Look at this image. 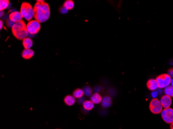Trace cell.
Here are the masks:
<instances>
[{
  "instance_id": "cell-11",
  "label": "cell",
  "mask_w": 173,
  "mask_h": 129,
  "mask_svg": "<svg viewBox=\"0 0 173 129\" xmlns=\"http://www.w3.org/2000/svg\"><path fill=\"white\" fill-rule=\"evenodd\" d=\"M34 54V52L32 50L25 49L22 52V58L25 60H29L32 58Z\"/></svg>"
},
{
  "instance_id": "cell-15",
  "label": "cell",
  "mask_w": 173,
  "mask_h": 129,
  "mask_svg": "<svg viewBox=\"0 0 173 129\" xmlns=\"http://www.w3.org/2000/svg\"><path fill=\"white\" fill-rule=\"evenodd\" d=\"M22 44L25 49H30L33 46V41L30 38L27 37L23 40Z\"/></svg>"
},
{
  "instance_id": "cell-9",
  "label": "cell",
  "mask_w": 173,
  "mask_h": 129,
  "mask_svg": "<svg viewBox=\"0 0 173 129\" xmlns=\"http://www.w3.org/2000/svg\"><path fill=\"white\" fill-rule=\"evenodd\" d=\"M160 101L161 102L163 107H164V108H169L172 105L171 97L168 96V95H166L163 96L161 98Z\"/></svg>"
},
{
  "instance_id": "cell-3",
  "label": "cell",
  "mask_w": 173,
  "mask_h": 129,
  "mask_svg": "<svg viewBox=\"0 0 173 129\" xmlns=\"http://www.w3.org/2000/svg\"><path fill=\"white\" fill-rule=\"evenodd\" d=\"M20 13L25 19L30 21L34 17V10L30 3L23 2L21 6Z\"/></svg>"
},
{
  "instance_id": "cell-26",
  "label": "cell",
  "mask_w": 173,
  "mask_h": 129,
  "mask_svg": "<svg viewBox=\"0 0 173 129\" xmlns=\"http://www.w3.org/2000/svg\"><path fill=\"white\" fill-rule=\"evenodd\" d=\"M3 15H4V11H1V17L3 16Z\"/></svg>"
},
{
  "instance_id": "cell-20",
  "label": "cell",
  "mask_w": 173,
  "mask_h": 129,
  "mask_svg": "<svg viewBox=\"0 0 173 129\" xmlns=\"http://www.w3.org/2000/svg\"><path fill=\"white\" fill-rule=\"evenodd\" d=\"M1 11H3L5 9L7 8L9 5V1L8 0H1Z\"/></svg>"
},
{
  "instance_id": "cell-17",
  "label": "cell",
  "mask_w": 173,
  "mask_h": 129,
  "mask_svg": "<svg viewBox=\"0 0 173 129\" xmlns=\"http://www.w3.org/2000/svg\"><path fill=\"white\" fill-rule=\"evenodd\" d=\"M83 107L87 110H90L94 108V103L91 100H86L83 102Z\"/></svg>"
},
{
  "instance_id": "cell-22",
  "label": "cell",
  "mask_w": 173,
  "mask_h": 129,
  "mask_svg": "<svg viewBox=\"0 0 173 129\" xmlns=\"http://www.w3.org/2000/svg\"><path fill=\"white\" fill-rule=\"evenodd\" d=\"M15 23H14V22H13V21H11V20L9 19H8L7 21H6V25L8 26V27H9V28H11L13 26V25H14V24H15Z\"/></svg>"
},
{
  "instance_id": "cell-23",
  "label": "cell",
  "mask_w": 173,
  "mask_h": 129,
  "mask_svg": "<svg viewBox=\"0 0 173 129\" xmlns=\"http://www.w3.org/2000/svg\"><path fill=\"white\" fill-rule=\"evenodd\" d=\"M59 11H60V12L61 14H65L68 12V10L65 8L63 6H62V7L60 8Z\"/></svg>"
},
{
  "instance_id": "cell-16",
  "label": "cell",
  "mask_w": 173,
  "mask_h": 129,
  "mask_svg": "<svg viewBox=\"0 0 173 129\" xmlns=\"http://www.w3.org/2000/svg\"><path fill=\"white\" fill-rule=\"evenodd\" d=\"M84 91L81 88H77L73 91V96L75 98L80 99L83 97L84 95Z\"/></svg>"
},
{
  "instance_id": "cell-1",
  "label": "cell",
  "mask_w": 173,
  "mask_h": 129,
  "mask_svg": "<svg viewBox=\"0 0 173 129\" xmlns=\"http://www.w3.org/2000/svg\"><path fill=\"white\" fill-rule=\"evenodd\" d=\"M34 18L39 23L46 22L50 15L49 6L44 1H37L33 7Z\"/></svg>"
},
{
  "instance_id": "cell-29",
  "label": "cell",
  "mask_w": 173,
  "mask_h": 129,
  "mask_svg": "<svg viewBox=\"0 0 173 129\" xmlns=\"http://www.w3.org/2000/svg\"></svg>"
},
{
  "instance_id": "cell-8",
  "label": "cell",
  "mask_w": 173,
  "mask_h": 129,
  "mask_svg": "<svg viewBox=\"0 0 173 129\" xmlns=\"http://www.w3.org/2000/svg\"><path fill=\"white\" fill-rule=\"evenodd\" d=\"M22 18L23 16L19 11H13L9 15V19L14 23L19 22L22 20Z\"/></svg>"
},
{
  "instance_id": "cell-18",
  "label": "cell",
  "mask_w": 173,
  "mask_h": 129,
  "mask_svg": "<svg viewBox=\"0 0 173 129\" xmlns=\"http://www.w3.org/2000/svg\"><path fill=\"white\" fill-rule=\"evenodd\" d=\"M63 6L66 9H67L68 11L71 10L73 8H74V3L71 0H67V1H65V2L64 3Z\"/></svg>"
},
{
  "instance_id": "cell-28",
  "label": "cell",
  "mask_w": 173,
  "mask_h": 129,
  "mask_svg": "<svg viewBox=\"0 0 173 129\" xmlns=\"http://www.w3.org/2000/svg\"><path fill=\"white\" fill-rule=\"evenodd\" d=\"M170 84H171V86H173V79H172V81H171V83H170Z\"/></svg>"
},
{
  "instance_id": "cell-4",
  "label": "cell",
  "mask_w": 173,
  "mask_h": 129,
  "mask_svg": "<svg viewBox=\"0 0 173 129\" xmlns=\"http://www.w3.org/2000/svg\"><path fill=\"white\" fill-rule=\"evenodd\" d=\"M156 80L158 84V88H164L170 85L172 79L168 74L163 73L157 77Z\"/></svg>"
},
{
  "instance_id": "cell-21",
  "label": "cell",
  "mask_w": 173,
  "mask_h": 129,
  "mask_svg": "<svg viewBox=\"0 0 173 129\" xmlns=\"http://www.w3.org/2000/svg\"><path fill=\"white\" fill-rule=\"evenodd\" d=\"M83 91H84V93L85 94V96H87V97L90 96L92 93L91 88L89 86L85 87L83 89Z\"/></svg>"
},
{
  "instance_id": "cell-13",
  "label": "cell",
  "mask_w": 173,
  "mask_h": 129,
  "mask_svg": "<svg viewBox=\"0 0 173 129\" xmlns=\"http://www.w3.org/2000/svg\"><path fill=\"white\" fill-rule=\"evenodd\" d=\"M112 103V99L110 97L105 96L103 98L101 102V105L102 107L104 108H107L111 106Z\"/></svg>"
},
{
  "instance_id": "cell-10",
  "label": "cell",
  "mask_w": 173,
  "mask_h": 129,
  "mask_svg": "<svg viewBox=\"0 0 173 129\" xmlns=\"http://www.w3.org/2000/svg\"><path fill=\"white\" fill-rule=\"evenodd\" d=\"M146 86L149 90L151 91H155L158 88V84L156 79V80L155 79L149 80L147 82Z\"/></svg>"
},
{
  "instance_id": "cell-27",
  "label": "cell",
  "mask_w": 173,
  "mask_h": 129,
  "mask_svg": "<svg viewBox=\"0 0 173 129\" xmlns=\"http://www.w3.org/2000/svg\"><path fill=\"white\" fill-rule=\"evenodd\" d=\"M170 129H173V122L172 124H170Z\"/></svg>"
},
{
  "instance_id": "cell-5",
  "label": "cell",
  "mask_w": 173,
  "mask_h": 129,
  "mask_svg": "<svg viewBox=\"0 0 173 129\" xmlns=\"http://www.w3.org/2000/svg\"><path fill=\"white\" fill-rule=\"evenodd\" d=\"M149 110L152 113L154 114H159L162 112L163 107L160 101L157 98L152 99L150 102L149 106Z\"/></svg>"
},
{
  "instance_id": "cell-25",
  "label": "cell",
  "mask_w": 173,
  "mask_h": 129,
  "mask_svg": "<svg viewBox=\"0 0 173 129\" xmlns=\"http://www.w3.org/2000/svg\"><path fill=\"white\" fill-rule=\"evenodd\" d=\"M3 22L2 20H1L0 21V28H1V30H2V28H3Z\"/></svg>"
},
{
  "instance_id": "cell-19",
  "label": "cell",
  "mask_w": 173,
  "mask_h": 129,
  "mask_svg": "<svg viewBox=\"0 0 173 129\" xmlns=\"http://www.w3.org/2000/svg\"><path fill=\"white\" fill-rule=\"evenodd\" d=\"M164 93L166 95H168L170 97H173V87L172 86H168L164 89Z\"/></svg>"
},
{
  "instance_id": "cell-7",
  "label": "cell",
  "mask_w": 173,
  "mask_h": 129,
  "mask_svg": "<svg viewBox=\"0 0 173 129\" xmlns=\"http://www.w3.org/2000/svg\"><path fill=\"white\" fill-rule=\"evenodd\" d=\"M161 116L163 121L166 124H172L173 122V109L167 108L162 110Z\"/></svg>"
},
{
  "instance_id": "cell-12",
  "label": "cell",
  "mask_w": 173,
  "mask_h": 129,
  "mask_svg": "<svg viewBox=\"0 0 173 129\" xmlns=\"http://www.w3.org/2000/svg\"><path fill=\"white\" fill-rule=\"evenodd\" d=\"M90 100L94 103V104H99L101 103L102 101V98L101 96L98 93H94L91 95Z\"/></svg>"
},
{
  "instance_id": "cell-6",
  "label": "cell",
  "mask_w": 173,
  "mask_h": 129,
  "mask_svg": "<svg viewBox=\"0 0 173 129\" xmlns=\"http://www.w3.org/2000/svg\"><path fill=\"white\" fill-rule=\"evenodd\" d=\"M27 28L29 34L31 35H35L40 30L41 24L37 20H33L28 22Z\"/></svg>"
},
{
  "instance_id": "cell-24",
  "label": "cell",
  "mask_w": 173,
  "mask_h": 129,
  "mask_svg": "<svg viewBox=\"0 0 173 129\" xmlns=\"http://www.w3.org/2000/svg\"><path fill=\"white\" fill-rule=\"evenodd\" d=\"M168 74L171 77H173V68L169 69L168 70Z\"/></svg>"
},
{
  "instance_id": "cell-14",
  "label": "cell",
  "mask_w": 173,
  "mask_h": 129,
  "mask_svg": "<svg viewBox=\"0 0 173 129\" xmlns=\"http://www.w3.org/2000/svg\"><path fill=\"white\" fill-rule=\"evenodd\" d=\"M75 98L71 95H67L64 99V103L68 106H72L75 103Z\"/></svg>"
},
{
  "instance_id": "cell-2",
  "label": "cell",
  "mask_w": 173,
  "mask_h": 129,
  "mask_svg": "<svg viewBox=\"0 0 173 129\" xmlns=\"http://www.w3.org/2000/svg\"><path fill=\"white\" fill-rule=\"evenodd\" d=\"M11 31L14 36L19 40H23L27 38L29 34L27 25L23 20L15 23L11 28Z\"/></svg>"
}]
</instances>
